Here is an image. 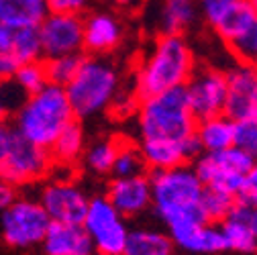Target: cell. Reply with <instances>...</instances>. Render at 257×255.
I'll return each instance as SVG.
<instances>
[{
	"label": "cell",
	"mask_w": 257,
	"mask_h": 255,
	"mask_svg": "<svg viewBox=\"0 0 257 255\" xmlns=\"http://www.w3.org/2000/svg\"><path fill=\"white\" fill-rule=\"evenodd\" d=\"M196 3H198L200 11H202L204 19L212 25V23H214L222 13H227L233 5L241 3V0H196Z\"/></svg>",
	"instance_id": "cell-35"
},
{
	"label": "cell",
	"mask_w": 257,
	"mask_h": 255,
	"mask_svg": "<svg viewBox=\"0 0 257 255\" xmlns=\"http://www.w3.org/2000/svg\"><path fill=\"white\" fill-rule=\"evenodd\" d=\"M237 202L257 204V159L253 162V166L249 168V172L245 174L243 188H241V192L237 196Z\"/></svg>",
	"instance_id": "cell-36"
},
{
	"label": "cell",
	"mask_w": 257,
	"mask_h": 255,
	"mask_svg": "<svg viewBox=\"0 0 257 255\" xmlns=\"http://www.w3.org/2000/svg\"><path fill=\"white\" fill-rule=\"evenodd\" d=\"M15 114V131L23 139L45 149L51 147L63 126L76 118L66 88L55 84H45L39 92L27 96Z\"/></svg>",
	"instance_id": "cell-3"
},
{
	"label": "cell",
	"mask_w": 257,
	"mask_h": 255,
	"mask_svg": "<svg viewBox=\"0 0 257 255\" xmlns=\"http://www.w3.org/2000/svg\"><path fill=\"white\" fill-rule=\"evenodd\" d=\"M231 216L239 218L241 222H245L247 229L255 235L257 239V204H245V202H237L235 208L231 210Z\"/></svg>",
	"instance_id": "cell-37"
},
{
	"label": "cell",
	"mask_w": 257,
	"mask_h": 255,
	"mask_svg": "<svg viewBox=\"0 0 257 255\" xmlns=\"http://www.w3.org/2000/svg\"><path fill=\"white\" fill-rule=\"evenodd\" d=\"M66 94L74 116L88 118L106 110L116 100L118 74L106 59L82 57L76 76L66 86Z\"/></svg>",
	"instance_id": "cell-5"
},
{
	"label": "cell",
	"mask_w": 257,
	"mask_h": 255,
	"mask_svg": "<svg viewBox=\"0 0 257 255\" xmlns=\"http://www.w3.org/2000/svg\"><path fill=\"white\" fill-rule=\"evenodd\" d=\"M194 137L200 143L202 153L222 151L235 145V120L227 114H216L196 120Z\"/></svg>",
	"instance_id": "cell-18"
},
{
	"label": "cell",
	"mask_w": 257,
	"mask_h": 255,
	"mask_svg": "<svg viewBox=\"0 0 257 255\" xmlns=\"http://www.w3.org/2000/svg\"><path fill=\"white\" fill-rule=\"evenodd\" d=\"M90 196L84 190L68 180H55L49 182L41 190L39 204L47 212L51 222H61V225H82V220L88 210Z\"/></svg>",
	"instance_id": "cell-11"
},
{
	"label": "cell",
	"mask_w": 257,
	"mask_h": 255,
	"mask_svg": "<svg viewBox=\"0 0 257 255\" xmlns=\"http://www.w3.org/2000/svg\"><path fill=\"white\" fill-rule=\"evenodd\" d=\"M220 231L227 243V249L237 251V253H253L257 251V239L255 235L247 229L245 222H241L235 216H227L220 222Z\"/></svg>",
	"instance_id": "cell-26"
},
{
	"label": "cell",
	"mask_w": 257,
	"mask_h": 255,
	"mask_svg": "<svg viewBox=\"0 0 257 255\" xmlns=\"http://www.w3.org/2000/svg\"><path fill=\"white\" fill-rule=\"evenodd\" d=\"M94 251L98 255H120L128 235L126 220L114 210L106 196H94L88 202L86 216L82 220Z\"/></svg>",
	"instance_id": "cell-8"
},
{
	"label": "cell",
	"mask_w": 257,
	"mask_h": 255,
	"mask_svg": "<svg viewBox=\"0 0 257 255\" xmlns=\"http://www.w3.org/2000/svg\"><path fill=\"white\" fill-rule=\"evenodd\" d=\"M116 151H118V143L112 139L96 141L86 149V168L94 174H110Z\"/></svg>",
	"instance_id": "cell-30"
},
{
	"label": "cell",
	"mask_w": 257,
	"mask_h": 255,
	"mask_svg": "<svg viewBox=\"0 0 257 255\" xmlns=\"http://www.w3.org/2000/svg\"><path fill=\"white\" fill-rule=\"evenodd\" d=\"M198 11L196 0H162L159 9V29L164 35H182L194 23Z\"/></svg>",
	"instance_id": "cell-22"
},
{
	"label": "cell",
	"mask_w": 257,
	"mask_h": 255,
	"mask_svg": "<svg viewBox=\"0 0 257 255\" xmlns=\"http://www.w3.org/2000/svg\"><path fill=\"white\" fill-rule=\"evenodd\" d=\"M5 114H7V110H5V104H3V96H0V122L5 120Z\"/></svg>",
	"instance_id": "cell-42"
},
{
	"label": "cell",
	"mask_w": 257,
	"mask_h": 255,
	"mask_svg": "<svg viewBox=\"0 0 257 255\" xmlns=\"http://www.w3.org/2000/svg\"><path fill=\"white\" fill-rule=\"evenodd\" d=\"M147 178L151 184V206L166 222L170 239L208 222L200 208L204 184L194 168L178 166L170 170H153Z\"/></svg>",
	"instance_id": "cell-1"
},
{
	"label": "cell",
	"mask_w": 257,
	"mask_h": 255,
	"mask_svg": "<svg viewBox=\"0 0 257 255\" xmlns=\"http://www.w3.org/2000/svg\"><path fill=\"white\" fill-rule=\"evenodd\" d=\"M47 15V0H0V25L13 29L39 27Z\"/></svg>",
	"instance_id": "cell-20"
},
{
	"label": "cell",
	"mask_w": 257,
	"mask_h": 255,
	"mask_svg": "<svg viewBox=\"0 0 257 255\" xmlns=\"http://www.w3.org/2000/svg\"><path fill=\"white\" fill-rule=\"evenodd\" d=\"M15 135H17V131H15V126L7 124L5 120H3V122H0V164H3V162H5V159H7V155H9L11 147H13Z\"/></svg>",
	"instance_id": "cell-39"
},
{
	"label": "cell",
	"mask_w": 257,
	"mask_h": 255,
	"mask_svg": "<svg viewBox=\"0 0 257 255\" xmlns=\"http://www.w3.org/2000/svg\"><path fill=\"white\" fill-rule=\"evenodd\" d=\"M255 21H257V17H255V13L251 11V7L247 5V0H241V3L233 5L227 13H222V15L212 23V27H214L216 33L229 43L231 39L239 37L243 31H247Z\"/></svg>",
	"instance_id": "cell-24"
},
{
	"label": "cell",
	"mask_w": 257,
	"mask_h": 255,
	"mask_svg": "<svg viewBox=\"0 0 257 255\" xmlns=\"http://www.w3.org/2000/svg\"><path fill=\"white\" fill-rule=\"evenodd\" d=\"M0 225H3V237L11 247L31 249L41 245L51 220L37 200L15 198L13 204L3 210Z\"/></svg>",
	"instance_id": "cell-7"
},
{
	"label": "cell",
	"mask_w": 257,
	"mask_h": 255,
	"mask_svg": "<svg viewBox=\"0 0 257 255\" xmlns=\"http://www.w3.org/2000/svg\"><path fill=\"white\" fill-rule=\"evenodd\" d=\"M137 122L141 139L186 141L196 129L184 86L141 98L137 104Z\"/></svg>",
	"instance_id": "cell-4"
},
{
	"label": "cell",
	"mask_w": 257,
	"mask_h": 255,
	"mask_svg": "<svg viewBox=\"0 0 257 255\" xmlns=\"http://www.w3.org/2000/svg\"><path fill=\"white\" fill-rule=\"evenodd\" d=\"M13 47H15V55H17L19 66H23V63H31V61H39L43 57L39 29L37 27H19V29H15Z\"/></svg>",
	"instance_id": "cell-27"
},
{
	"label": "cell",
	"mask_w": 257,
	"mask_h": 255,
	"mask_svg": "<svg viewBox=\"0 0 257 255\" xmlns=\"http://www.w3.org/2000/svg\"><path fill=\"white\" fill-rule=\"evenodd\" d=\"M84 147H86L84 129H82V124L74 118V120H70V122L59 131V135L55 137V141H53L51 147H49V153H51V157H53V162H59V164H74L76 159L82 155Z\"/></svg>",
	"instance_id": "cell-23"
},
{
	"label": "cell",
	"mask_w": 257,
	"mask_h": 255,
	"mask_svg": "<svg viewBox=\"0 0 257 255\" xmlns=\"http://www.w3.org/2000/svg\"><path fill=\"white\" fill-rule=\"evenodd\" d=\"M106 198L122 218L139 216L151 206L149 178L145 174L133 178H114L108 184Z\"/></svg>",
	"instance_id": "cell-15"
},
{
	"label": "cell",
	"mask_w": 257,
	"mask_h": 255,
	"mask_svg": "<svg viewBox=\"0 0 257 255\" xmlns=\"http://www.w3.org/2000/svg\"><path fill=\"white\" fill-rule=\"evenodd\" d=\"M184 92L196 120L222 114L227 100V76L214 68H194L184 84Z\"/></svg>",
	"instance_id": "cell-10"
},
{
	"label": "cell",
	"mask_w": 257,
	"mask_h": 255,
	"mask_svg": "<svg viewBox=\"0 0 257 255\" xmlns=\"http://www.w3.org/2000/svg\"><path fill=\"white\" fill-rule=\"evenodd\" d=\"M41 51L45 57L57 55H80L84 49L82 19L80 15H59L49 13L39 23Z\"/></svg>",
	"instance_id": "cell-12"
},
{
	"label": "cell",
	"mask_w": 257,
	"mask_h": 255,
	"mask_svg": "<svg viewBox=\"0 0 257 255\" xmlns=\"http://www.w3.org/2000/svg\"><path fill=\"white\" fill-rule=\"evenodd\" d=\"M27 96L39 92L45 84H47V76H45V66L41 61H31V63H23L19 66L11 78Z\"/></svg>",
	"instance_id": "cell-31"
},
{
	"label": "cell",
	"mask_w": 257,
	"mask_h": 255,
	"mask_svg": "<svg viewBox=\"0 0 257 255\" xmlns=\"http://www.w3.org/2000/svg\"><path fill=\"white\" fill-rule=\"evenodd\" d=\"M90 0H47L49 13H59V15H80Z\"/></svg>",
	"instance_id": "cell-38"
},
{
	"label": "cell",
	"mask_w": 257,
	"mask_h": 255,
	"mask_svg": "<svg viewBox=\"0 0 257 255\" xmlns=\"http://www.w3.org/2000/svg\"><path fill=\"white\" fill-rule=\"evenodd\" d=\"M82 35L84 49L106 53L122 41V25L112 13H92L82 21Z\"/></svg>",
	"instance_id": "cell-16"
},
{
	"label": "cell",
	"mask_w": 257,
	"mask_h": 255,
	"mask_svg": "<svg viewBox=\"0 0 257 255\" xmlns=\"http://www.w3.org/2000/svg\"><path fill=\"white\" fill-rule=\"evenodd\" d=\"M15 198H17V194H15V186H11L3 176H0V212H3L9 204H13Z\"/></svg>",
	"instance_id": "cell-40"
},
{
	"label": "cell",
	"mask_w": 257,
	"mask_h": 255,
	"mask_svg": "<svg viewBox=\"0 0 257 255\" xmlns=\"http://www.w3.org/2000/svg\"><path fill=\"white\" fill-rule=\"evenodd\" d=\"M237 198L227 194V192H220V190L208 188L204 186L202 190V196H200V208L204 212V218L208 222H214V225H220V222L231 214V210L235 208Z\"/></svg>",
	"instance_id": "cell-25"
},
{
	"label": "cell",
	"mask_w": 257,
	"mask_h": 255,
	"mask_svg": "<svg viewBox=\"0 0 257 255\" xmlns=\"http://www.w3.org/2000/svg\"><path fill=\"white\" fill-rule=\"evenodd\" d=\"M229 47L233 51V55L241 61V63H251L257 66V21L235 39L229 41Z\"/></svg>",
	"instance_id": "cell-32"
},
{
	"label": "cell",
	"mask_w": 257,
	"mask_h": 255,
	"mask_svg": "<svg viewBox=\"0 0 257 255\" xmlns=\"http://www.w3.org/2000/svg\"><path fill=\"white\" fill-rule=\"evenodd\" d=\"M106 3H110L114 7H120V9H133L141 3V0H106Z\"/></svg>",
	"instance_id": "cell-41"
},
{
	"label": "cell",
	"mask_w": 257,
	"mask_h": 255,
	"mask_svg": "<svg viewBox=\"0 0 257 255\" xmlns=\"http://www.w3.org/2000/svg\"><path fill=\"white\" fill-rule=\"evenodd\" d=\"M145 166L151 170H170L178 166H186L196 159L202 149L196 137L192 135L186 141H168V139H143L139 147Z\"/></svg>",
	"instance_id": "cell-14"
},
{
	"label": "cell",
	"mask_w": 257,
	"mask_h": 255,
	"mask_svg": "<svg viewBox=\"0 0 257 255\" xmlns=\"http://www.w3.org/2000/svg\"><path fill=\"white\" fill-rule=\"evenodd\" d=\"M45 255H92L94 245L82 225L51 222L43 241Z\"/></svg>",
	"instance_id": "cell-17"
},
{
	"label": "cell",
	"mask_w": 257,
	"mask_h": 255,
	"mask_svg": "<svg viewBox=\"0 0 257 255\" xmlns=\"http://www.w3.org/2000/svg\"><path fill=\"white\" fill-rule=\"evenodd\" d=\"M224 76H227V100L222 114L235 122L257 114V66L239 61Z\"/></svg>",
	"instance_id": "cell-13"
},
{
	"label": "cell",
	"mask_w": 257,
	"mask_h": 255,
	"mask_svg": "<svg viewBox=\"0 0 257 255\" xmlns=\"http://www.w3.org/2000/svg\"><path fill=\"white\" fill-rule=\"evenodd\" d=\"M147 170L145 159L139 151V147L128 145V143H118V151L112 164V178H133V176H143Z\"/></svg>",
	"instance_id": "cell-28"
},
{
	"label": "cell",
	"mask_w": 257,
	"mask_h": 255,
	"mask_svg": "<svg viewBox=\"0 0 257 255\" xmlns=\"http://www.w3.org/2000/svg\"><path fill=\"white\" fill-rule=\"evenodd\" d=\"M235 147L257 159V114L235 122Z\"/></svg>",
	"instance_id": "cell-34"
},
{
	"label": "cell",
	"mask_w": 257,
	"mask_h": 255,
	"mask_svg": "<svg viewBox=\"0 0 257 255\" xmlns=\"http://www.w3.org/2000/svg\"><path fill=\"white\" fill-rule=\"evenodd\" d=\"M247 5L251 7V11L255 13V17H257V0H247Z\"/></svg>",
	"instance_id": "cell-43"
},
{
	"label": "cell",
	"mask_w": 257,
	"mask_h": 255,
	"mask_svg": "<svg viewBox=\"0 0 257 255\" xmlns=\"http://www.w3.org/2000/svg\"><path fill=\"white\" fill-rule=\"evenodd\" d=\"M13 35H15L13 27L0 25V80L13 78L15 70L19 68L15 47H13Z\"/></svg>",
	"instance_id": "cell-33"
},
{
	"label": "cell",
	"mask_w": 257,
	"mask_h": 255,
	"mask_svg": "<svg viewBox=\"0 0 257 255\" xmlns=\"http://www.w3.org/2000/svg\"><path fill=\"white\" fill-rule=\"evenodd\" d=\"M176 245L168 233L153 229H128L120 255H174Z\"/></svg>",
	"instance_id": "cell-21"
},
{
	"label": "cell",
	"mask_w": 257,
	"mask_h": 255,
	"mask_svg": "<svg viewBox=\"0 0 257 255\" xmlns=\"http://www.w3.org/2000/svg\"><path fill=\"white\" fill-rule=\"evenodd\" d=\"M51 166L53 157L49 149L31 143L17 133L7 159L0 164V176L11 186H25L45 178Z\"/></svg>",
	"instance_id": "cell-9"
},
{
	"label": "cell",
	"mask_w": 257,
	"mask_h": 255,
	"mask_svg": "<svg viewBox=\"0 0 257 255\" xmlns=\"http://www.w3.org/2000/svg\"><path fill=\"white\" fill-rule=\"evenodd\" d=\"M80 55H57V57H47L45 66V76H47V84H55L66 88L72 78L76 76L78 68H80Z\"/></svg>",
	"instance_id": "cell-29"
},
{
	"label": "cell",
	"mask_w": 257,
	"mask_h": 255,
	"mask_svg": "<svg viewBox=\"0 0 257 255\" xmlns=\"http://www.w3.org/2000/svg\"><path fill=\"white\" fill-rule=\"evenodd\" d=\"M255 157L233 145L222 151L200 153L194 159V172L204 186L220 190V192H227L237 198L243 188L245 174L249 172Z\"/></svg>",
	"instance_id": "cell-6"
},
{
	"label": "cell",
	"mask_w": 257,
	"mask_h": 255,
	"mask_svg": "<svg viewBox=\"0 0 257 255\" xmlns=\"http://www.w3.org/2000/svg\"><path fill=\"white\" fill-rule=\"evenodd\" d=\"M194 68V55L186 39L182 35H162L137 70V100L184 86Z\"/></svg>",
	"instance_id": "cell-2"
},
{
	"label": "cell",
	"mask_w": 257,
	"mask_h": 255,
	"mask_svg": "<svg viewBox=\"0 0 257 255\" xmlns=\"http://www.w3.org/2000/svg\"><path fill=\"white\" fill-rule=\"evenodd\" d=\"M178 249H184L188 253H198V255H210V253H220L227 251V243H224L220 225L214 222H204L194 229H190L178 237L172 239Z\"/></svg>",
	"instance_id": "cell-19"
}]
</instances>
